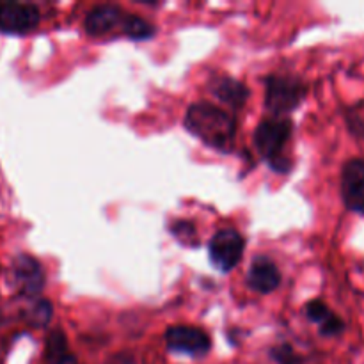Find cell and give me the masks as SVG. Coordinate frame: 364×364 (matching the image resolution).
<instances>
[{
	"label": "cell",
	"mask_w": 364,
	"mask_h": 364,
	"mask_svg": "<svg viewBox=\"0 0 364 364\" xmlns=\"http://www.w3.org/2000/svg\"><path fill=\"white\" fill-rule=\"evenodd\" d=\"M333 315L334 313L331 311V309L327 308L326 302L322 301H313L306 306V316H308L311 322L318 323V326H323Z\"/></svg>",
	"instance_id": "9a60e30c"
},
{
	"label": "cell",
	"mask_w": 364,
	"mask_h": 364,
	"mask_svg": "<svg viewBox=\"0 0 364 364\" xmlns=\"http://www.w3.org/2000/svg\"><path fill=\"white\" fill-rule=\"evenodd\" d=\"M210 91L213 92L215 98L233 109H242L247 102L249 89L242 82L235 80L231 77H215L210 82Z\"/></svg>",
	"instance_id": "8fae6325"
},
{
	"label": "cell",
	"mask_w": 364,
	"mask_h": 364,
	"mask_svg": "<svg viewBox=\"0 0 364 364\" xmlns=\"http://www.w3.org/2000/svg\"><path fill=\"white\" fill-rule=\"evenodd\" d=\"M39 9L32 4L9 2L0 6V31L23 34L39 23Z\"/></svg>",
	"instance_id": "52a82bcc"
},
{
	"label": "cell",
	"mask_w": 364,
	"mask_h": 364,
	"mask_svg": "<svg viewBox=\"0 0 364 364\" xmlns=\"http://www.w3.org/2000/svg\"><path fill=\"white\" fill-rule=\"evenodd\" d=\"M45 364H78V363H77V359H75V355H71L70 352H66V354H60V355H55V358L45 359Z\"/></svg>",
	"instance_id": "ac0fdd59"
},
{
	"label": "cell",
	"mask_w": 364,
	"mask_h": 364,
	"mask_svg": "<svg viewBox=\"0 0 364 364\" xmlns=\"http://www.w3.org/2000/svg\"><path fill=\"white\" fill-rule=\"evenodd\" d=\"M185 127L192 135L220 151H230L237 135V119L208 102L191 105L185 116Z\"/></svg>",
	"instance_id": "6da1fadb"
},
{
	"label": "cell",
	"mask_w": 364,
	"mask_h": 364,
	"mask_svg": "<svg viewBox=\"0 0 364 364\" xmlns=\"http://www.w3.org/2000/svg\"><path fill=\"white\" fill-rule=\"evenodd\" d=\"M68 352V340L60 329L52 331L46 338V347H45V359L55 358V355L66 354Z\"/></svg>",
	"instance_id": "4fadbf2b"
},
{
	"label": "cell",
	"mask_w": 364,
	"mask_h": 364,
	"mask_svg": "<svg viewBox=\"0 0 364 364\" xmlns=\"http://www.w3.org/2000/svg\"><path fill=\"white\" fill-rule=\"evenodd\" d=\"M50 318H52V304L39 299L28 311V322L34 327H43L50 322Z\"/></svg>",
	"instance_id": "5bb4252c"
},
{
	"label": "cell",
	"mask_w": 364,
	"mask_h": 364,
	"mask_svg": "<svg viewBox=\"0 0 364 364\" xmlns=\"http://www.w3.org/2000/svg\"><path fill=\"white\" fill-rule=\"evenodd\" d=\"M245 240L238 231L223 230L210 240V262L219 272L228 274L240 263Z\"/></svg>",
	"instance_id": "3957f363"
},
{
	"label": "cell",
	"mask_w": 364,
	"mask_h": 364,
	"mask_svg": "<svg viewBox=\"0 0 364 364\" xmlns=\"http://www.w3.org/2000/svg\"><path fill=\"white\" fill-rule=\"evenodd\" d=\"M123 31L128 38L137 39V41H144L155 36V27L144 18L135 16V14H127L123 20Z\"/></svg>",
	"instance_id": "7c38bea8"
},
{
	"label": "cell",
	"mask_w": 364,
	"mask_h": 364,
	"mask_svg": "<svg viewBox=\"0 0 364 364\" xmlns=\"http://www.w3.org/2000/svg\"><path fill=\"white\" fill-rule=\"evenodd\" d=\"M306 96V87L297 78L272 75L265 80V107L276 117L297 109Z\"/></svg>",
	"instance_id": "7a4b0ae2"
},
{
	"label": "cell",
	"mask_w": 364,
	"mask_h": 364,
	"mask_svg": "<svg viewBox=\"0 0 364 364\" xmlns=\"http://www.w3.org/2000/svg\"><path fill=\"white\" fill-rule=\"evenodd\" d=\"M166 345L169 350L201 358L212 348V340L199 327L173 326L166 331Z\"/></svg>",
	"instance_id": "5b68a950"
},
{
	"label": "cell",
	"mask_w": 364,
	"mask_h": 364,
	"mask_svg": "<svg viewBox=\"0 0 364 364\" xmlns=\"http://www.w3.org/2000/svg\"><path fill=\"white\" fill-rule=\"evenodd\" d=\"M171 231H173V235L178 238V240L181 242V244H185V245L199 244L198 235H196L194 224L183 223V220H180V223H174L173 226H171Z\"/></svg>",
	"instance_id": "2e32d148"
},
{
	"label": "cell",
	"mask_w": 364,
	"mask_h": 364,
	"mask_svg": "<svg viewBox=\"0 0 364 364\" xmlns=\"http://www.w3.org/2000/svg\"><path fill=\"white\" fill-rule=\"evenodd\" d=\"M247 283L258 294H270L281 284V274L272 259L258 256L249 269Z\"/></svg>",
	"instance_id": "9c48e42d"
},
{
	"label": "cell",
	"mask_w": 364,
	"mask_h": 364,
	"mask_svg": "<svg viewBox=\"0 0 364 364\" xmlns=\"http://www.w3.org/2000/svg\"><path fill=\"white\" fill-rule=\"evenodd\" d=\"M13 277L18 290L25 297H36L45 287V274L41 265L31 256H18L13 263Z\"/></svg>",
	"instance_id": "ba28073f"
},
{
	"label": "cell",
	"mask_w": 364,
	"mask_h": 364,
	"mask_svg": "<svg viewBox=\"0 0 364 364\" xmlns=\"http://www.w3.org/2000/svg\"><path fill=\"white\" fill-rule=\"evenodd\" d=\"M291 135V121L290 119H267L259 123V127L256 128L255 134V144L256 149L259 151V155L263 159L270 160L281 156V149L284 148V144L288 142Z\"/></svg>",
	"instance_id": "277c9868"
},
{
	"label": "cell",
	"mask_w": 364,
	"mask_h": 364,
	"mask_svg": "<svg viewBox=\"0 0 364 364\" xmlns=\"http://www.w3.org/2000/svg\"><path fill=\"white\" fill-rule=\"evenodd\" d=\"M121 20H124L123 11L114 4H102L92 7L84 20V28L89 36H103L112 31Z\"/></svg>",
	"instance_id": "30bf717a"
},
{
	"label": "cell",
	"mask_w": 364,
	"mask_h": 364,
	"mask_svg": "<svg viewBox=\"0 0 364 364\" xmlns=\"http://www.w3.org/2000/svg\"><path fill=\"white\" fill-rule=\"evenodd\" d=\"M343 331H345V322L336 315H333L326 323H323V326H320V333H322V336H329V338L340 336Z\"/></svg>",
	"instance_id": "e0dca14e"
},
{
	"label": "cell",
	"mask_w": 364,
	"mask_h": 364,
	"mask_svg": "<svg viewBox=\"0 0 364 364\" xmlns=\"http://www.w3.org/2000/svg\"><path fill=\"white\" fill-rule=\"evenodd\" d=\"M109 364H135V361L130 354H117L110 359Z\"/></svg>",
	"instance_id": "d6986e66"
},
{
	"label": "cell",
	"mask_w": 364,
	"mask_h": 364,
	"mask_svg": "<svg viewBox=\"0 0 364 364\" xmlns=\"http://www.w3.org/2000/svg\"><path fill=\"white\" fill-rule=\"evenodd\" d=\"M341 199L347 210L364 213V160L352 159L341 169Z\"/></svg>",
	"instance_id": "8992f818"
}]
</instances>
